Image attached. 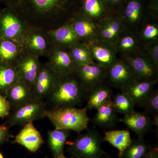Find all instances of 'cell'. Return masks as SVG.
Returning <instances> with one entry per match:
<instances>
[{
	"mask_svg": "<svg viewBox=\"0 0 158 158\" xmlns=\"http://www.w3.org/2000/svg\"><path fill=\"white\" fill-rule=\"evenodd\" d=\"M98 39L114 44L125 31L124 25L119 17H105L99 21Z\"/></svg>",
	"mask_w": 158,
	"mask_h": 158,
	"instance_id": "12",
	"label": "cell"
},
{
	"mask_svg": "<svg viewBox=\"0 0 158 158\" xmlns=\"http://www.w3.org/2000/svg\"><path fill=\"white\" fill-rule=\"evenodd\" d=\"M53 62L57 73L62 76L72 73L76 68L71 55L64 51H59L56 52Z\"/></svg>",
	"mask_w": 158,
	"mask_h": 158,
	"instance_id": "23",
	"label": "cell"
},
{
	"mask_svg": "<svg viewBox=\"0 0 158 158\" xmlns=\"http://www.w3.org/2000/svg\"><path fill=\"white\" fill-rule=\"evenodd\" d=\"M113 107L117 113L125 115L135 110L136 106L131 98L124 91H122L112 96Z\"/></svg>",
	"mask_w": 158,
	"mask_h": 158,
	"instance_id": "25",
	"label": "cell"
},
{
	"mask_svg": "<svg viewBox=\"0 0 158 158\" xmlns=\"http://www.w3.org/2000/svg\"><path fill=\"white\" fill-rule=\"evenodd\" d=\"M106 1L110 4L115 5L119 4L121 2L122 0H106Z\"/></svg>",
	"mask_w": 158,
	"mask_h": 158,
	"instance_id": "41",
	"label": "cell"
},
{
	"mask_svg": "<svg viewBox=\"0 0 158 158\" xmlns=\"http://www.w3.org/2000/svg\"><path fill=\"white\" fill-rule=\"evenodd\" d=\"M86 109L97 110L102 105L112 99L113 93L111 89L106 85H100L88 91Z\"/></svg>",
	"mask_w": 158,
	"mask_h": 158,
	"instance_id": "17",
	"label": "cell"
},
{
	"mask_svg": "<svg viewBox=\"0 0 158 158\" xmlns=\"http://www.w3.org/2000/svg\"><path fill=\"white\" fill-rule=\"evenodd\" d=\"M86 107H65L48 110L46 117L58 129L81 133L87 129L89 123Z\"/></svg>",
	"mask_w": 158,
	"mask_h": 158,
	"instance_id": "2",
	"label": "cell"
},
{
	"mask_svg": "<svg viewBox=\"0 0 158 158\" xmlns=\"http://www.w3.org/2000/svg\"><path fill=\"white\" fill-rule=\"evenodd\" d=\"M22 129L15 137L14 143L25 148L31 152H36L44 143L40 132L34 126L33 121L23 126Z\"/></svg>",
	"mask_w": 158,
	"mask_h": 158,
	"instance_id": "10",
	"label": "cell"
},
{
	"mask_svg": "<svg viewBox=\"0 0 158 158\" xmlns=\"http://www.w3.org/2000/svg\"><path fill=\"white\" fill-rule=\"evenodd\" d=\"M144 112L134 110L119 118L118 121L124 123L130 130L138 136L143 138L151 130L152 126V117Z\"/></svg>",
	"mask_w": 158,
	"mask_h": 158,
	"instance_id": "9",
	"label": "cell"
},
{
	"mask_svg": "<svg viewBox=\"0 0 158 158\" xmlns=\"http://www.w3.org/2000/svg\"><path fill=\"white\" fill-rule=\"evenodd\" d=\"M103 140L110 143L118 150L119 157L128 147L132 139L129 130H119L106 132Z\"/></svg>",
	"mask_w": 158,
	"mask_h": 158,
	"instance_id": "18",
	"label": "cell"
},
{
	"mask_svg": "<svg viewBox=\"0 0 158 158\" xmlns=\"http://www.w3.org/2000/svg\"><path fill=\"white\" fill-rule=\"evenodd\" d=\"M152 125L156 126L158 127V114L153 115V118H152Z\"/></svg>",
	"mask_w": 158,
	"mask_h": 158,
	"instance_id": "40",
	"label": "cell"
},
{
	"mask_svg": "<svg viewBox=\"0 0 158 158\" xmlns=\"http://www.w3.org/2000/svg\"><path fill=\"white\" fill-rule=\"evenodd\" d=\"M106 78L110 85L121 90L135 79L132 70L123 59H118L107 69Z\"/></svg>",
	"mask_w": 158,
	"mask_h": 158,
	"instance_id": "8",
	"label": "cell"
},
{
	"mask_svg": "<svg viewBox=\"0 0 158 158\" xmlns=\"http://www.w3.org/2000/svg\"><path fill=\"white\" fill-rule=\"evenodd\" d=\"M124 31L114 43L117 52L124 56L140 50L138 38L132 33L124 32Z\"/></svg>",
	"mask_w": 158,
	"mask_h": 158,
	"instance_id": "21",
	"label": "cell"
},
{
	"mask_svg": "<svg viewBox=\"0 0 158 158\" xmlns=\"http://www.w3.org/2000/svg\"></svg>",
	"mask_w": 158,
	"mask_h": 158,
	"instance_id": "45",
	"label": "cell"
},
{
	"mask_svg": "<svg viewBox=\"0 0 158 158\" xmlns=\"http://www.w3.org/2000/svg\"><path fill=\"white\" fill-rule=\"evenodd\" d=\"M103 141L100 134L95 130H89L69 144L68 152L74 158H100L104 153L102 149Z\"/></svg>",
	"mask_w": 158,
	"mask_h": 158,
	"instance_id": "3",
	"label": "cell"
},
{
	"mask_svg": "<svg viewBox=\"0 0 158 158\" xmlns=\"http://www.w3.org/2000/svg\"><path fill=\"white\" fill-rule=\"evenodd\" d=\"M72 27L79 39L85 40L86 43L97 38L98 23L86 16L77 20Z\"/></svg>",
	"mask_w": 158,
	"mask_h": 158,
	"instance_id": "16",
	"label": "cell"
},
{
	"mask_svg": "<svg viewBox=\"0 0 158 158\" xmlns=\"http://www.w3.org/2000/svg\"><path fill=\"white\" fill-rule=\"evenodd\" d=\"M62 0H33L36 8L40 11H47L56 8Z\"/></svg>",
	"mask_w": 158,
	"mask_h": 158,
	"instance_id": "35",
	"label": "cell"
},
{
	"mask_svg": "<svg viewBox=\"0 0 158 158\" xmlns=\"http://www.w3.org/2000/svg\"><path fill=\"white\" fill-rule=\"evenodd\" d=\"M94 62L108 69L118 60L114 44L97 38L88 43Z\"/></svg>",
	"mask_w": 158,
	"mask_h": 158,
	"instance_id": "6",
	"label": "cell"
},
{
	"mask_svg": "<svg viewBox=\"0 0 158 158\" xmlns=\"http://www.w3.org/2000/svg\"><path fill=\"white\" fill-rule=\"evenodd\" d=\"M132 70L135 79L141 81L158 80V68L144 52L139 50L123 56V59Z\"/></svg>",
	"mask_w": 158,
	"mask_h": 158,
	"instance_id": "5",
	"label": "cell"
},
{
	"mask_svg": "<svg viewBox=\"0 0 158 158\" xmlns=\"http://www.w3.org/2000/svg\"><path fill=\"white\" fill-rule=\"evenodd\" d=\"M157 81L158 80L141 81L135 79L121 90L131 98L136 106L142 107Z\"/></svg>",
	"mask_w": 158,
	"mask_h": 158,
	"instance_id": "11",
	"label": "cell"
},
{
	"mask_svg": "<svg viewBox=\"0 0 158 158\" xmlns=\"http://www.w3.org/2000/svg\"><path fill=\"white\" fill-rule=\"evenodd\" d=\"M7 100L11 108H15L35 98L33 90H30L26 83L16 82L7 92Z\"/></svg>",
	"mask_w": 158,
	"mask_h": 158,
	"instance_id": "15",
	"label": "cell"
},
{
	"mask_svg": "<svg viewBox=\"0 0 158 158\" xmlns=\"http://www.w3.org/2000/svg\"><path fill=\"white\" fill-rule=\"evenodd\" d=\"M143 12V6L139 0H129L125 6L122 17L120 18L126 26L135 25L140 22Z\"/></svg>",
	"mask_w": 158,
	"mask_h": 158,
	"instance_id": "20",
	"label": "cell"
},
{
	"mask_svg": "<svg viewBox=\"0 0 158 158\" xmlns=\"http://www.w3.org/2000/svg\"><path fill=\"white\" fill-rule=\"evenodd\" d=\"M0 158H4L1 152H0Z\"/></svg>",
	"mask_w": 158,
	"mask_h": 158,
	"instance_id": "44",
	"label": "cell"
},
{
	"mask_svg": "<svg viewBox=\"0 0 158 158\" xmlns=\"http://www.w3.org/2000/svg\"><path fill=\"white\" fill-rule=\"evenodd\" d=\"M145 158H158L157 148H152Z\"/></svg>",
	"mask_w": 158,
	"mask_h": 158,
	"instance_id": "39",
	"label": "cell"
},
{
	"mask_svg": "<svg viewBox=\"0 0 158 158\" xmlns=\"http://www.w3.org/2000/svg\"><path fill=\"white\" fill-rule=\"evenodd\" d=\"M48 110L44 102L34 98L14 108L8 123L10 126H24L29 122L38 120L46 116Z\"/></svg>",
	"mask_w": 158,
	"mask_h": 158,
	"instance_id": "4",
	"label": "cell"
},
{
	"mask_svg": "<svg viewBox=\"0 0 158 158\" xmlns=\"http://www.w3.org/2000/svg\"><path fill=\"white\" fill-rule=\"evenodd\" d=\"M9 135L8 128L5 126L0 125V144L7 140Z\"/></svg>",
	"mask_w": 158,
	"mask_h": 158,
	"instance_id": "38",
	"label": "cell"
},
{
	"mask_svg": "<svg viewBox=\"0 0 158 158\" xmlns=\"http://www.w3.org/2000/svg\"><path fill=\"white\" fill-rule=\"evenodd\" d=\"M86 91L74 79L59 80L48 96L52 109L76 107L85 98Z\"/></svg>",
	"mask_w": 158,
	"mask_h": 158,
	"instance_id": "1",
	"label": "cell"
},
{
	"mask_svg": "<svg viewBox=\"0 0 158 158\" xmlns=\"http://www.w3.org/2000/svg\"><path fill=\"white\" fill-rule=\"evenodd\" d=\"M18 74L16 71L9 67H0V90L7 92L17 81Z\"/></svg>",
	"mask_w": 158,
	"mask_h": 158,
	"instance_id": "30",
	"label": "cell"
},
{
	"mask_svg": "<svg viewBox=\"0 0 158 158\" xmlns=\"http://www.w3.org/2000/svg\"><path fill=\"white\" fill-rule=\"evenodd\" d=\"M11 110V105L7 98L0 93V118H4L9 116Z\"/></svg>",
	"mask_w": 158,
	"mask_h": 158,
	"instance_id": "36",
	"label": "cell"
},
{
	"mask_svg": "<svg viewBox=\"0 0 158 158\" xmlns=\"http://www.w3.org/2000/svg\"><path fill=\"white\" fill-rule=\"evenodd\" d=\"M96 110L97 113L92 120L94 124L100 127H112L119 120L117 112L113 107L112 99L103 104Z\"/></svg>",
	"mask_w": 158,
	"mask_h": 158,
	"instance_id": "14",
	"label": "cell"
},
{
	"mask_svg": "<svg viewBox=\"0 0 158 158\" xmlns=\"http://www.w3.org/2000/svg\"><path fill=\"white\" fill-rule=\"evenodd\" d=\"M141 39L147 43L158 40V25L150 23L145 24L141 30Z\"/></svg>",
	"mask_w": 158,
	"mask_h": 158,
	"instance_id": "31",
	"label": "cell"
},
{
	"mask_svg": "<svg viewBox=\"0 0 158 158\" xmlns=\"http://www.w3.org/2000/svg\"><path fill=\"white\" fill-rule=\"evenodd\" d=\"M30 44L33 48L38 50L44 49L46 45L45 40L39 35H35L32 37Z\"/></svg>",
	"mask_w": 158,
	"mask_h": 158,
	"instance_id": "37",
	"label": "cell"
},
{
	"mask_svg": "<svg viewBox=\"0 0 158 158\" xmlns=\"http://www.w3.org/2000/svg\"><path fill=\"white\" fill-rule=\"evenodd\" d=\"M152 148L143 138L132 139L131 144L119 158H145Z\"/></svg>",
	"mask_w": 158,
	"mask_h": 158,
	"instance_id": "22",
	"label": "cell"
},
{
	"mask_svg": "<svg viewBox=\"0 0 158 158\" xmlns=\"http://www.w3.org/2000/svg\"><path fill=\"white\" fill-rule=\"evenodd\" d=\"M144 53L151 60L154 65L158 68V41L154 40L145 44Z\"/></svg>",
	"mask_w": 158,
	"mask_h": 158,
	"instance_id": "34",
	"label": "cell"
},
{
	"mask_svg": "<svg viewBox=\"0 0 158 158\" xmlns=\"http://www.w3.org/2000/svg\"><path fill=\"white\" fill-rule=\"evenodd\" d=\"M17 53V48L13 43L8 40L3 41L0 44V57L9 60L14 58Z\"/></svg>",
	"mask_w": 158,
	"mask_h": 158,
	"instance_id": "33",
	"label": "cell"
},
{
	"mask_svg": "<svg viewBox=\"0 0 158 158\" xmlns=\"http://www.w3.org/2000/svg\"><path fill=\"white\" fill-rule=\"evenodd\" d=\"M75 44L70 55L77 67L93 63L88 44L84 43Z\"/></svg>",
	"mask_w": 158,
	"mask_h": 158,
	"instance_id": "26",
	"label": "cell"
},
{
	"mask_svg": "<svg viewBox=\"0 0 158 158\" xmlns=\"http://www.w3.org/2000/svg\"><path fill=\"white\" fill-rule=\"evenodd\" d=\"M3 31L8 37H13L17 35L21 29L20 23L16 18L10 14L5 15L2 20Z\"/></svg>",
	"mask_w": 158,
	"mask_h": 158,
	"instance_id": "29",
	"label": "cell"
},
{
	"mask_svg": "<svg viewBox=\"0 0 158 158\" xmlns=\"http://www.w3.org/2000/svg\"><path fill=\"white\" fill-rule=\"evenodd\" d=\"M56 158H69L66 157H65V156H64V154H63L59 156H58V157H57ZM74 158L73 157H71V158Z\"/></svg>",
	"mask_w": 158,
	"mask_h": 158,
	"instance_id": "43",
	"label": "cell"
},
{
	"mask_svg": "<svg viewBox=\"0 0 158 158\" xmlns=\"http://www.w3.org/2000/svg\"><path fill=\"white\" fill-rule=\"evenodd\" d=\"M100 158H113L110 157L109 156H108L106 154L104 153L102 155V156Z\"/></svg>",
	"mask_w": 158,
	"mask_h": 158,
	"instance_id": "42",
	"label": "cell"
},
{
	"mask_svg": "<svg viewBox=\"0 0 158 158\" xmlns=\"http://www.w3.org/2000/svg\"><path fill=\"white\" fill-rule=\"evenodd\" d=\"M38 73V66L33 59L26 60L20 65V75L25 83L34 85Z\"/></svg>",
	"mask_w": 158,
	"mask_h": 158,
	"instance_id": "27",
	"label": "cell"
},
{
	"mask_svg": "<svg viewBox=\"0 0 158 158\" xmlns=\"http://www.w3.org/2000/svg\"><path fill=\"white\" fill-rule=\"evenodd\" d=\"M58 81L47 69L40 71L34 84L33 92L35 98L44 102Z\"/></svg>",
	"mask_w": 158,
	"mask_h": 158,
	"instance_id": "13",
	"label": "cell"
},
{
	"mask_svg": "<svg viewBox=\"0 0 158 158\" xmlns=\"http://www.w3.org/2000/svg\"><path fill=\"white\" fill-rule=\"evenodd\" d=\"M69 131L55 129L48 132V140L49 147L54 158L64 154V148L69 137Z\"/></svg>",
	"mask_w": 158,
	"mask_h": 158,
	"instance_id": "19",
	"label": "cell"
},
{
	"mask_svg": "<svg viewBox=\"0 0 158 158\" xmlns=\"http://www.w3.org/2000/svg\"><path fill=\"white\" fill-rule=\"evenodd\" d=\"M54 36L57 41L65 45L75 44L79 39L72 26H63L54 32Z\"/></svg>",
	"mask_w": 158,
	"mask_h": 158,
	"instance_id": "28",
	"label": "cell"
},
{
	"mask_svg": "<svg viewBox=\"0 0 158 158\" xmlns=\"http://www.w3.org/2000/svg\"><path fill=\"white\" fill-rule=\"evenodd\" d=\"M75 70L86 92L102 84L106 78L107 72V69L94 62L77 66Z\"/></svg>",
	"mask_w": 158,
	"mask_h": 158,
	"instance_id": "7",
	"label": "cell"
},
{
	"mask_svg": "<svg viewBox=\"0 0 158 158\" xmlns=\"http://www.w3.org/2000/svg\"><path fill=\"white\" fill-rule=\"evenodd\" d=\"M83 9L86 17L98 22L104 18L106 7L103 0H84Z\"/></svg>",
	"mask_w": 158,
	"mask_h": 158,
	"instance_id": "24",
	"label": "cell"
},
{
	"mask_svg": "<svg viewBox=\"0 0 158 158\" xmlns=\"http://www.w3.org/2000/svg\"><path fill=\"white\" fill-rule=\"evenodd\" d=\"M145 112L152 115L158 114V90H153L146 100L143 107Z\"/></svg>",
	"mask_w": 158,
	"mask_h": 158,
	"instance_id": "32",
	"label": "cell"
}]
</instances>
